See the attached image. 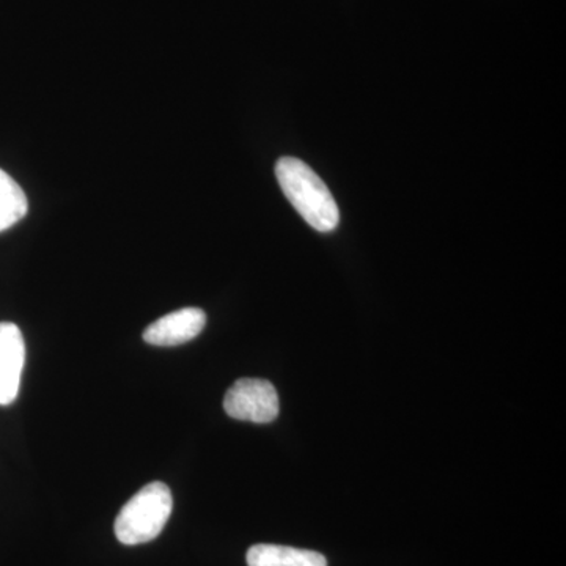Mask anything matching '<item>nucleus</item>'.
<instances>
[{
  "instance_id": "nucleus-3",
  "label": "nucleus",
  "mask_w": 566,
  "mask_h": 566,
  "mask_svg": "<svg viewBox=\"0 0 566 566\" xmlns=\"http://www.w3.org/2000/svg\"><path fill=\"white\" fill-rule=\"evenodd\" d=\"M279 408L277 390L266 379H238L223 398L227 415L244 422L271 423L277 419Z\"/></svg>"
},
{
  "instance_id": "nucleus-1",
  "label": "nucleus",
  "mask_w": 566,
  "mask_h": 566,
  "mask_svg": "<svg viewBox=\"0 0 566 566\" xmlns=\"http://www.w3.org/2000/svg\"><path fill=\"white\" fill-rule=\"evenodd\" d=\"M275 178L286 199L316 232L329 233L340 222L333 193L318 174L301 159L285 156L275 164Z\"/></svg>"
},
{
  "instance_id": "nucleus-4",
  "label": "nucleus",
  "mask_w": 566,
  "mask_h": 566,
  "mask_svg": "<svg viewBox=\"0 0 566 566\" xmlns=\"http://www.w3.org/2000/svg\"><path fill=\"white\" fill-rule=\"evenodd\" d=\"M24 363L25 344L20 327L0 323V406L17 400Z\"/></svg>"
},
{
  "instance_id": "nucleus-7",
  "label": "nucleus",
  "mask_w": 566,
  "mask_h": 566,
  "mask_svg": "<svg viewBox=\"0 0 566 566\" xmlns=\"http://www.w3.org/2000/svg\"><path fill=\"white\" fill-rule=\"evenodd\" d=\"M28 197L9 174L0 169V232L11 229L28 214Z\"/></svg>"
},
{
  "instance_id": "nucleus-5",
  "label": "nucleus",
  "mask_w": 566,
  "mask_h": 566,
  "mask_svg": "<svg viewBox=\"0 0 566 566\" xmlns=\"http://www.w3.org/2000/svg\"><path fill=\"white\" fill-rule=\"evenodd\" d=\"M205 324H207V315L202 308H181L150 324L144 333V340L153 346L188 344L202 333Z\"/></svg>"
},
{
  "instance_id": "nucleus-6",
  "label": "nucleus",
  "mask_w": 566,
  "mask_h": 566,
  "mask_svg": "<svg viewBox=\"0 0 566 566\" xmlns=\"http://www.w3.org/2000/svg\"><path fill=\"white\" fill-rule=\"evenodd\" d=\"M249 566H327L326 557L315 551L279 545H255L248 551Z\"/></svg>"
},
{
  "instance_id": "nucleus-2",
  "label": "nucleus",
  "mask_w": 566,
  "mask_h": 566,
  "mask_svg": "<svg viewBox=\"0 0 566 566\" xmlns=\"http://www.w3.org/2000/svg\"><path fill=\"white\" fill-rule=\"evenodd\" d=\"M172 509L170 488L163 482H153L123 506L115 520V536L126 546L151 542L166 527Z\"/></svg>"
}]
</instances>
